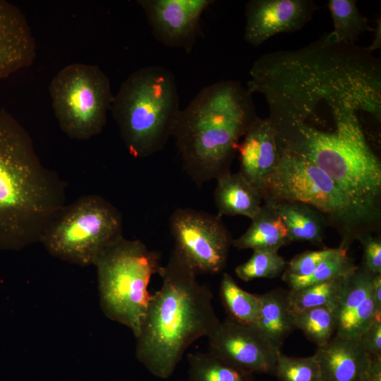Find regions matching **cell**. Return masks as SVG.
<instances>
[{
    "label": "cell",
    "mask_w": 381,
    "mask_h": 381,
    "mask_svg": "<svg viewBox=\"0 0 381 381\" xmlns=\"http://www.w3.org/2000/svg\"><path fill=\"white\" fill-rule=\"evenodd\" d=\"M247 89L264 96L274 128L333 131L356 114L381 119V61L366 47L327 33L302 48L260 56Z\"/></svg>",
    "instance_id": "cell-1"
},
{
    "label": "cell",
    "mask_w": 381,
    "mask_h": 381,
    "mask_svg": "<svg viewBox=\"0 0 381 381\" xmlns=\"http://www.w3.org/2000/svg\"><path fill=\"white\" fill-rule=\"evenodd\" d=\"M66 188L42 164L24 127L0 109V249L40 242L66 205Z\"/></svg>",
    "instance_id": "cell-2"
},
{
    "label": "cell",
    "mask_w": 381,
    "mask_h": 381,
    "mask_svg": "<svg viewBox=\"0 0 381 381\" xmlns=\"http://www.w3.org/2000/svg\"><path fill=\"white\" fill-rule=\"evenodd\" d=\"M159 290L151 295L136 339L135 357L153 376L169 378L185 351L219 322L210 289L174 250L162 265Z\"/></svg>",
    "instance_id": "cell-3"
},
{
    "label": "cell",
    "mask_w": 381,
    "mask_h": 381,
    "mask_svg": "<svg viewBox=\"0 0 381 381\" xmlns=\"http://www.w3.org/2000/svg\"><path fill=\"white\" fill-rule=\"evenodd\" d=\"M257 116L253 95L232 80L204 87L180 110L171 137L197 186L230 171L240 140Z\"/></svg>",
    "instance_id": "cell-4"
},
{
    "label": "cell",
    "mask_w": 381,
    "mask_h": 381,
    "mask_svg": "<svg viewBox=\"0 0 381 381\" xmlns=\"http://www.w3.org/2000/svg\"><path fill=\"white\" fill-rule=\"evenodd\" d=\"M279 150L317 165L338 186L364 222L378 218L381 164L365 137L360 117L331 132L301 126L274 129Z\"/></svg>",
    "instance_id": "cell-5"
},
{
    "label": "cell",
    "mask_w": 381,
    "mask_h": 381,
    "mask_svg": "<svg viewBox=\"0 0 381 381\" xmlns=\"http://www.w3.org/2000/svg\"><path fill=\"white\" fill-rule=\"evenodd\" d=\"M180 110L174 75L157 65L132 72L113 97L110 108L121 138L135 158L164 148Z\"/></svg>",
    "instance_id": "cell-6"
},
{
    "label": "cell",
    "mask_w": 381,
    "mask_h": 381,
    "mask_svg": "<svg viewBox=\"0 0 381 381\" xmlns=\"http://www.w3.org/2000/svg\"><path fill=\"white\" fill-rule=\"evenodd\" d=\"M159 260L141 241L122 235L104 247L93 263L102 312L129 328L135 338L151 298L149 283L162 266Z\"/></svg>",
    "instance_id": "cell-7"
},
{
    "label": "cell",
    "mask_w": 381,
    "mask_h": 381,
    "mask_svg": "<svg viewBox=\"0 0 381 381\" xmlns=\"http://www.w3.org/2000/svg\"><path fill=\"white\" fill-rule=\"evenodd\" d=\"M278 165L265 181L263 199L308 205L342 229L340 248L346 250L357 229L366 225L335 182L313 162L292 153L280 151Z\"/></svg>",
    "instance_id": "cell-8"
},
{
    "label": "cell",
    "mask_w": 381,
    "mask_h": 381,
    "mask_svg": "<svg viewBox=\"0 0 381 381\" xmlns=\"http://www.w3.org/2000/svg\"><path fill=\"white\" fill-rule=\"evenodd\" d=\"M119 210L99 195H85L66 205L40 243L52 256L79 266L93 265L101 250L122 236Z\"/></svg>",
    "instance_id": "cell-9"
},
{
    "label": "cell",
    "mask_w": 381,
    "mask_h": 381,
    "mask_svg": "<svg viewBox=\"0 0 381 381\" xmlns=\"http://www.w3.org/2000/svg\"><path fill=\"white\" fill-rule=\"evenodd\" d=\"M49 90L58 123L68 138L87 140L103 131L114 96L98 66L69 64L56 74Z\"/></svg>",
    "instance_id": "cell-10"
},
{
    "label": "cell",
    "mask_w": 381,
    "mask_h": 381,
    "mask_svg": "<svg viewBox=\"0 0 381 381\" xmlns=\"http://www.w3.org/2000/svg\"><path fill=\"white\" fill-rule=\"evenodd\" d=\"M169 228L174 250L196 274H215L224 269L233 240L219 215L177 208Z\"/></svg>",
    "instance_id": "cell-11"
},
{
    "label": "cell",
    "mask_w": 381,
    "mask_h": 381,
    "mask_svg": "<svg viewBox=\"0 0 381 381\" xmlns=\"http://www.w3.org/2000/svg\"><path fill=\"white\" fill-rule=\"evenodd\" d=\"M208 352L246 373L273 374L277 349L257 326L242 324L226 318L207 337Z\"/></svg>",
    "instance_id": "cell-12"
},
{
    "label": "cell",
    "mask_w": 381,
    "mask_h": 381,
    "mask_svg": "<svg viewBox=\"0 0 381 381\" xmlns=\"http://www.w3.org/2000/svg\"><path fill=\"white\" fill-rule=\"evenodd\" d=\"M155 37L190 53L202 35L201 17L212 0H139Z\"/></svg>",
    "instance_id": "cell-13"
},
{
    "label": "cell",
    "mask_w": 381,
    "mask_h": 381,
    "mask_svg": "<svg viewBox=\"0 0 381 381\" xmlns=\"http://www.w3.org/2000/svg\"><path fill=\"white\" fill-rule=\"evenodd\" d=\"M316 9L312 0H250L246 4L244 39L257 47L275 35L300 30Z\"/></svg>",
    "instance_id": "cell-14"
},
{
    "label": "cell",
    "mask_w": 381,
    "mask_h": 381,
    "mask_svg": "<svg viewBox=\"0 0 381 381\" xmlns=\"http://www.w3.org/2000/svg\"><path fill=\"white\" fill-rule=\"evenodd\" d=\"M373 275L361 265L345 278L334 310L337 318L335 335L359 339L371 324L375 315Z\"/></svg>",
    "instance_id": "cell-15"
},
{
    "label": "cell",
    "mask_w": 381,
    "mask_h": 381,
    "mask_svg": "<svg viewBox=\"0 0 381 381\" xmlns=\"http://www.w3.org/2000/svg\"><path fill=\"white\" fill-rule=\"evenodd\" d=\"M35 57V40L25 14L0 0V80L29 67Z\"/></svg>",
    "instance_id": "cell-16"
},
{
    "label": "cell",
    "mask_w": 381,
    "mask_h": 381,
    "mask_svg": "<svg viewBox=\"0 0 381 381\" xmlns=\"http://www.w3.org/2000/svg\"><path fill=\"white\" fill-rule=\"evenodd\" d=\"M237 151L240 172L260 193L280 159L275 131L268 118L256 117L245 133Z\"/></svg>",
    "instance_id": "cell-17"
},
{
    "label": "cell",
    "mask_w": 381,
    "mask_h": 381,
    "mask_svg": "<svg viewBox=\"0 0 381 381\" xmlns=\"http://www.w3.org/2000/svg\"><path fill=\"white\" fill-rule=\"evenodd\" d=\"M318 362L321 381H362L372 356L360 339L334 335L314 354Z\"/></svg>",
    "instance_id": "cell-18"
},
{
    "label": "cell",
    "mask_w": 381,
    "mask_h": 381,
    "mask_svg": "<svg viewBox=\"0 0 381 381\" xmlns=\"http://www.w3.org/2000/svg\"><path fill=\"white\" fill-rule=\"evenodd\" d=\"M214 193L219 215L244 216L253 219L262 207L260 191L239 171L218 177Z\"/></svg>",
    "instance_id": "cell-19"
},
{
    "label": "cell",
    "mask_w": 381,
    "mask_h": 381,
    "mask_svg": "<svg viewBox=\"0 0 381 381\" xmlns=\"http://www.w3.org/2000/svg\"><path fill=\"white\" fill-rule=\"evenodd\" d=\"M258 296L260 301V310L257 327L269 341L280 350L286 338L296 329L289 302V292L276 289L258 294Z\"/></svg>",
    "instance_id": "cell-20"
},
{
    "label": "cell",
    "mask_w": 381,
    "mask_h": 381,
    "mask_svg": "<svg viewBox=\"0 0 381 381\" xmlns=\"http://www.w3.org/2000/svg\"><path fill=\"white\" fill-rule=\"evenodd\" d=\"M289 243L286 228L272 203L265 201L248 229L232 244L238 249L269 250L277 252Z\"/></svg>",
    "instance_id": "cell-21"
},
{
    "label": "cell",
    "mask_w": 381,
    "mask_h": 381,
    "mask_svg": "<svg viewBox=\"0 0 381 381\" xmlns=\"http://www.w3.org/2000/svg\"><path fill=\"white\" fill-rule=\"evenodd\" d=\"M267 201L272 203L283 221L289 242L298 241L322 243L325 219L320 212L301 202Z\"/></svg>",
    "instance_id": "cell-22"
},
{
    "label": "cell",
    "mask_w": 381,
    "mask_h": 381,
    "mask_svg": "<svg viewBox=\"0 0 381 381\" xmlns=\"http://www.w3.org/2000/svg\"><path fill=\"white\" fill-rule=\"evenodd\" d=\"M327 6L334 25L328 35L334 42L356 44L363 33L374 31L355 0H329Z\"/></svg>",
    "instance_id": "cell-23"
},
{
    "label": "cell",
    "mask_w": 381,
    "mask_h": 381,
    "mask_svg": "<svg viewBox=\"0 0 381 381\" xmlns=\"http://www.w3.org/2000/svg\"><path fill=\"white\" fill-rule=\"evenodd\" d=\"M219 296L227 318L242 324L257 326L260 310L258 294L243 290L225 272L219 285Z\"/></svg>",
    "instance_id": "cell-24"
},
{
    "label": "cell",
    "mask_w": 381,
    "mask_h": 381,
    "mask_svg": "<svg viewBox=\"0 0 381 381\" xmlns=\"http://www.w3.org/2000/svg\"><path fill=\"white\" fill-rule=\"evenodd\" d=\"M186 381H254L252 374L238 369L210 352H193L187 356Z\"/></svg>",
    "instance_id": "cell-25"
},
{
    "label": "cell",
    "mask_w": 381,
    "mask_h": 381,
    "mask_svg": "<svg viewBox=\"0 0 381 381\" xmlns=\"http://www.w3.org/2000/svg\"><path fill=\"white\" fill-rule=\"evenodd\" d=\"M292 315L295 328L301 329L318 347L326 344L336 333V315L329 307L292 310Z\"/></svg>",
    "instance_id": "cell-26"
},
{
    "label": "cell",
    "mask_w": 381,
    "mask_h": 381,
    "mask_svg": "<svg viewBox=\"0 0 381 381\" xmlns=\"http://www.w3.org/2000/svg\"><path fill=\"white\" fill-rule=\"evenodd\" d=\"M353 260L347 256L346 250L338 248L337 252L324 260L310 274L303 277H284L289 290H298L331 279L345 277L356 269Z\"/></svg>",
    "instance_id": "cell-27"
},
{
    "label": "cell",
    "mask_w": 381,
    "mask_h": 381,
    "mask_svg": "<svg viewBox=\"0 0 381 381\" xmlns=\"http://www.w3.org/2000/svg\"><path fill=\"white\" fill-rule=\"evenodd\" d=\"M346 277L331 279L298 290H289L291 310H302L327 306L334 310Z\"/></svg>",
    "instance_id": "cell-28"
},
{
    "label": "cell",
    "mask_w": 381,
    "mask_h": 381,
    "mask_svg": "<svg viewBox=\"0 0 381 381\" xmlns=\"http://www.w3.org/2000/svg\"><path fill=\"white\" fill-rule=\"evenodd\" d=\"M251 257L235 269L236 276L244 282L258 278H274L286 268V262L277 252L253 250Z\"/></svg>",
    "instance_id": "cell-29"
},
{
    "label": "cell",
    "mask_w": 381,
    "mask_h": 381,
    "mask_svg": "<svg viewBox=\"0 0 381 381\" xmlns=\"http://www.w3.org/2000/svg\"><path fill=\"white\" fill-rule=\"evenodd\" d=\"M274 375L279 381H321L320 366L315 355L292 357L279 351Z\"/></svg>",
    "instance_id": "cell-30"
},
{
    "label": "cell",
    "mask_w": 381,
    "mask_h": 381,
    "mask_svg": "<svg viewBox=\"0 0 381 381\" xmlns=\"http://www.w3.org/2000/svg\"><path fill=\"white\" fill-rule=\"evenodd\" d=\"M338 248L308 250L294 256L286 264L284 277H303L310 274L324 260L337 252Z\"/></svg>",
    "instance_id": "cell-31"
},
{
    "label": "cell",
    "mask_w": 381,
    "mask_h": 381,
    "mask_svg": "<svg viewBox=\"0 0 381 381\" xmlns=\"http://www.w3.org/2000/svg\"><path fill=\"white\" fill-rule=\"evenodd\" d=\"M363 248V266L373 274H381V241L364 233L356 238Z\"/></svg>",
    "instance_id": "cell-32"
},
{
    "label": "cell",
    "mask_w": 381,
    "mask_h": 381,
    "mask_svg": "<svg viewBox=\"0 0 381 381\" xmlns=\"http://www.w3.org/2000/svg\"><path fill=\"white\" fill-rule=\"evenodd\" d=\"M359 339L371 356L381 358V316L375 315Z\"/></svg>",
    "instance_id": "cell-33"
},
{
    "label": "cell",
    "mask_w": 381,
    "mask_h": 381,
    "mask_svg": "<svg viewBox=\"0 0 381 381\" xmlns=\"http://www.w3.org/2000/svg\"><path fill=\"white\" fill-rule=\"evenodd\" d=\"M362 381H381V358L373 357L368 372Z\"/></svg>",
    "instance_id": "cell-34"
},
{
    "label": "cell",
    "mask_w": 381,
    "mask_h": 381,
    "mask_svg": "<svg viewBox=\"0 0 381 381\" xmlns=\"http://www.w3.org/2000/svg\"><path fill=\"white\" fill-rule=\"evenodd\" d=\"M373 284L375 315H381V274L373 275Z\"/></svg>",
    "instance_id": "cell-35"
},
{
    "label": "cell",
    "mask_w": 381,
    "mask_h": 381,
    "mask_svg": "<svg viewBox=\"0 0 381 381\" xmlns=\"http://www.w3.org/2000/svg\"><path fill=\"white\" fill-rule=\"evenodd\" d=\"M374 39L368 47H366L367 50L373 53L375 50L381 47V20L380 18L376 20V26L374 28Z\"/></svg>",
    "instance_id": "cell-36"
}]
</instances>
